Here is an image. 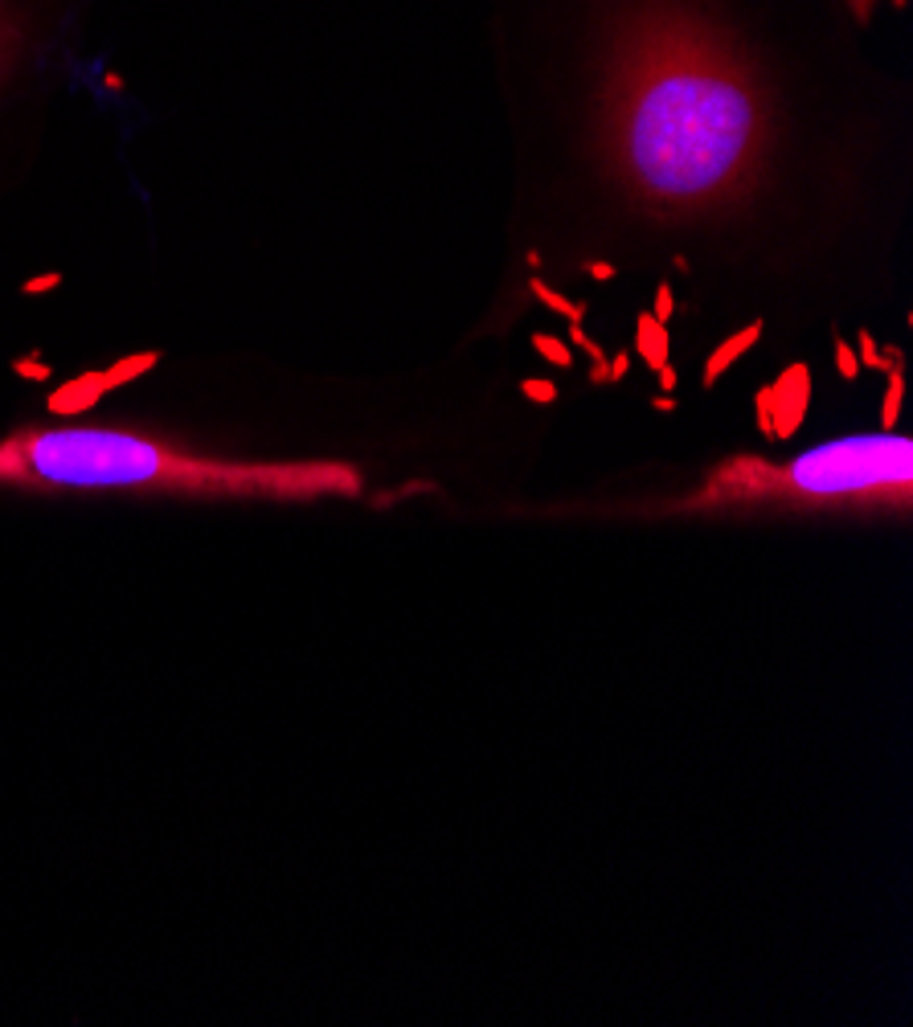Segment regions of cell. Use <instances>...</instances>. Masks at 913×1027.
Returning <instances> with one entry per match:
<instances>
[{
	"label": "cell",
	"mask_w": 913,
	"mask_h": 1027,
	"mask_svg": "<svg viewBox=\"0 0 913 1027\" xmlns=\"http://www.w3.org/2000/svg\"><path fill=\"white\" fill-rule=\"evenodd\" d=\"M881 0H480L516 115H545L619 226L729 242L787 209L815 127L897 107Z\"/></svg>",
	"instance_id": "obj_1"
},
{
	"label": "cell",
	"mask_w": 913,
	"mask_h": 1027,
	"mask_svg": "<svg viewBox=\"0 0 913 1027\" xmlns=\"http://www.w3.org/2000/svg\"><path fill=\"white\" fill-rule=\"evenodd\" d=\"M0 487L13 491H160L185 500H357L349 459H226L123 426H21L0 438Z\"/></svg>",
	"instance_id": "obj_2"
},
{
	"label": "cell",
	"mask_w": 913,
	"mask_h": 1027,
	"mask_svg": "<svg viewBox=\"0 0 913 1027\" xmlns=\"http://www.w3.org/2000/svg\"><path fill=\"white\" fill-rule=\"evenodd\" d=\"M913 504V438L848 434L819 442L811 451L774 463L762 455H733L717 463L688 500L684 512L729 508H909Z\"/></svg>",
	"instance_id": "obj_3"
},
{
	"label": "cell",
	"mask_w": 913,
	"mask_h": 1027,
	"mask_svg": "<svg viewBox=\"0 0 913 1027\" xmlns=\"http://www.w3.org/2000/svg\"><path fill=\"white\" fill-rule=\"evenodd\" d=\"M29 46V21L17 9V0H0V86H5Z\"/></svg>",
	"instance_id": "obj_4"
}]
</instances>
